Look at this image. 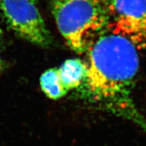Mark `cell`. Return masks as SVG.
I'll return each instance as SVG.
<instances>
[{"label": "cell", "instance_id": "277c9868", "mask_svg": "<svg viewBox=\"0 0 146 146\" xmlns=\"http://www.w3.org/2000/svg\"><path fill=\"white\" fill-rule=\"evenodd\" d=\"M0 9L9 27L22 38L42 47L51 44L52 36L36 0H1Z\"/></svg>", "mask_w": 146, "mask_h": 146}, {"label": "cell", "instance_id": "5b68a950", "mask_svg": "<svg viewBox=\"0 0 146 146\" xmlns=\"http://www.w3.org/2000/svg\"><path fill=\"white\" fill-rule=\"evenodd\" d=\"M58 69L61 83L68 92L81 86L87 74V64L80 59L73 58L66 60Z\"/></svg>", "mask_w": 146, "mask_h": 146}, {"label": "cell", "instance_id": "7a4b0ae2", "mask_svg": "<svg viewBox=\"0 0 146 146\" xmlns=\"http://www.w3.org/2000/svg\"><path fill=\"white\" fill-rule=\"evenodd\" d=\"M58 29L68 46L78 54L89 47L108 27L102 0H50Z\"/></svg>", "mask_w": 146, "mask_h": 146}, {"label": "cell", "instance_id": "ba28073f", "mask_svg": "<svg viewBox=\"0 0 146 146\" xmlns=\"http://www.w3.org/2000/svg\"><path fill=\"white\" fill-rule=\"evenodd\" d=\"M0 1H1V0H0Z\"/></svg>", "mask_w": 146, "mask_h": 146}, {"label": "cell", "instance_id": "52a82bcc", "mask_svg": "<svg viewBox=\"0 0 146 146\" xmlns=\"http://www.w3.org/2000/svg\"><path fill=\"white\" fill-rule=\"evenodd\" d=\"M5 62L3 61L2 58H1V56H0V74H1V73L3 72V70H4L5 68Z\"/></svg>", "mask_w": 146, "mask_h": 146}, {"label": "cell", "instance_id": "3957f363", "mask_svg": "<svg viewBox=\"0 0 146 146\" xmlns=\"http://www.w3.org/2000/svg\"><path fill=\"white\" fill-rule=\"evenodd\" d=\"M108 31L129 40L146 52V0H102Z\"/></svg>", "mask_w": 146, "mask_h": 146}, {"label": "cell", "instance_id": "6da1fadb", "mask_svg": "<svg viewBox=\"0 0 146 146\" xmlns=\"http://www.w3.org/2000/svg\"><path fill=\"white\" fill-rule=\"evenodd\" d=\"M87 52V74L82 84L85 94L113 109L129 110V95L139 67L137 48L124 36L108 31Z\"/></svg>", "mask_w": 146, "mask_h": 146}, {"label": "cell", "instance_id": "8992f818", "mask_svg": "<svg viewBox=\"0 0 146 146\" xmlns=\"http://www.w3.org/2000/svg\"><path fill=\"white\" fill-rule=\"evenodd\" d=\"M40 85L44 94L50 99L58 100L68 93L61 83L57 68L43 72L40 78Z\"/></svg>", "mask_w": 146, "mask_h": 146}]
</instances>
